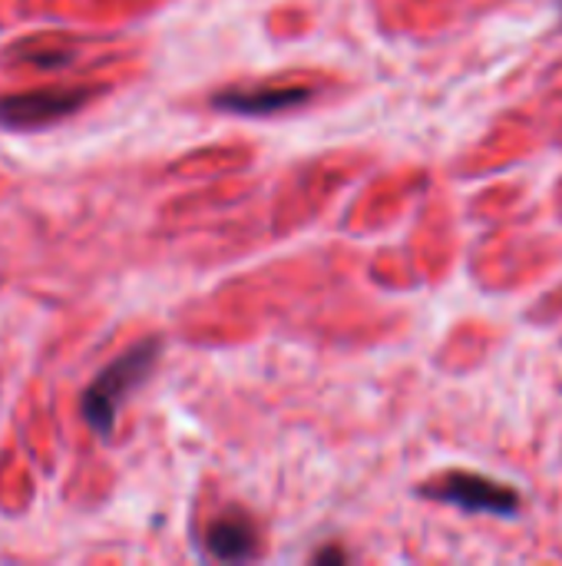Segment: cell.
<instances>
[{
	"instance_id": "3",
	"label": "cell",
	"mask_w": 562,
	"mask_h": 566,
	"mask_svg": "<svg viewBox=\"0 0 562 566\" xmlns=\"http://www.w3.org/2000/svg\"><path fill=\"white\" fill-rule=\"evenodd\" d=\"M424 497L444 501V504H457L460 511L470 514H517L520 511V494L513 488H503L497 481L477 478V474H450L437 484L424 488Z\"/></svg>"
},
{
	"instance_id": "4",
	"label": "cell",
	"mask_w": 562,
	"mask_h": 566,
	"mask_svg": "<svg viewBox=\"0 0 562 566\" xmlns=\"http://www.w3.org/2000/svg\"><path fill=\"white\" fill-rule=\"evenodd\" d=\"M311 96L308 86H262V90H229L212 99L215 109L238 116H275L291 106H301Z\"/></svg>"
},
{
	"instance_id": "5",
	"label": "cell",
	"mask_w": 562,
	"mask_h": 566,
	"mask_svg": "<svg viewBox=\"0 0 562 566\" xmlns=\"http://www.w3.org/2000/svg\"><path fill=\"white\" fill-rule=\"evenodd\" d=\"M205 551L215 560H248L258 551V534L245 514H225V517L209 524Z\"/></svg>"
},
{
	"instance_id": "2",
	"label": "cell",
	"mask_w": 562,
	"mask_h": 566,
	"mask_svg": "<svg viewBox=\"0 0 562 566\" xmlns=\"http://www.w3.org/2000/svg\"><path fill=\"white\" fill-rule=\"evenodd\" d=\"M99 90L93 86H73V90H30V93H10L0 96V126L3 129H46L73 113H79Z\"/></svg>"
},
{
	"instance_id": "1",
	"label": "cell",
	"mask_w": 562,
	"mask_h": 566,
	"mask_svg": "<svg viewBox=\"0 0 562 566\" xmlns=\"http://www.w3.org/2000/svg\"><path fill=\"white\" fill-rule=\"evenodd\" d=\"M156 358H159V338H146V342H139L136 348H129L126 355H119L113 365H106V368L93 378V385L86 388L79 408H83L86 424H89L96 434H103V438L113 434L119 405L149 378Z\"/></svg>"
},
{
	"instance_id": "6",
	"label": "cell",
	"mask_w": 562,
	"mask_h": 566,
	"mask_svg": "<svg viewBox=\"0 0 562 566\" xmlns=\"http://www.w3.org/2000/svg\"><path fill=\"white\" fill-rule=\"evenodd\" d=\"M318 560H344V554H338V551H328V554H318Z\"/></svg>"
}]
</instances>
